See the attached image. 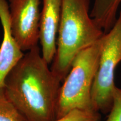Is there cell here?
<instances>
[{"label": "cell", "instance_id": "cell-6", "mask_svg": "<svg viewBox=\"0 0 121 121\" xmlns=\"http://www.w3.org/2000/svg\"><path fill=\"white\" fill-rule=\"evenodd\" d=\"M39 24V42L43 58L51 64L56 54L61 13L62 0H42Z\"/></svg>", "mask_w": 121, "mask_h": 121}, {"label": "cell", "instance_id": "cell-9", "mask_svg": "<svg viewBox=\"0 0 121 121\" xmlns=\"http://www.w3.org/2000/svg\"><path fill=\"white\" fill-rule=\"evenodd\" d=\"M0 121H26L7 99L4 90H0Z\"/></svg>", "mask_w": 121, "mask_h": 121}, {"label": "cell", "instance_id": "cell-7", "mask_svg": "<svg viewBox=\"0 0 121 121\" xmlns=\"http://www.w3.org/2000/svg\"><path fill=\"white\" fill-rule=\"evenodd\" d=\"M0 22L3 39L0 45V90L3 89L7 76L24 56L12 33L10 10L6 0H0Z\"/></svg>", "mask_w": 121, "mask_h": 121}, {"label": "cell", "instance_id": "cell-10", "mask_svg": "<svg viewBox=\"0 0 121 121\" xmlns=\"http://www.w3.org/2000/svg\"><path fill=\"white\" fill-rule=\"evenodd\" d=\"M101 114L97 112L75 110L54 121H100Z\"/></svg>", "mask_w": 121, "mask_h": 121}, {"label": "cell", "instance_id": "cell-1", "mask_svg": "<svg viewBox=\"0 0 121 121\" xmlns=\"http://www.w3.org/2000/svg\"><path fill=\"white\" fill-rule=\"evenodd\" d=\"M60 84L37 45L9 73L3 90L26 121H54Z\"/></svg>", "mask_w": 121, "mask_h": 121}, {"label": "cell", "instance_id": "cell-11", "mask_svg": "<svg viewBox=\"0 0 121 121\" xmlns=\"http://www.w3.org/2000/svg\"><path fill=\"white\" fill-rule=\"evenodd\" d=\"M105 121H121V89L116 86L111 109Z\"/></svg>", "mask_w": 121, "mask_h": 121}, {"label": "cell", "instance_id": "cell-8", "mask_svg": "<svg viewBox=\"0 0 121 121\" xmlns=\"http://www.w3.org/2000/svg\"><path fill=\"white\" fill-rule=\"evenodd\" d=\"M121 4V0H94L90 16L104 33L109 31L116 22Z\"/></svg>", "mask_w": 121, "mask_h": 121}, {"label": "cell", "instance_id": "cell-5", "mask_svg": "<svg viewBox=\"0 0 121 121\" xmlns=\"http://www.w3.org/2000/svg\"><path fill=\"white\" fill-rule=\"evenodd\" d=\"M41 0H9L12 33L23 52L39 41Z\"/></svg>", "mask_w": 121, "mask_h": 121}, {"label": "cell", "instance_id": "cell-3", "mask_svg": "<svg viewBox=\"0 0 121 121\" xmlns=\"http://www.w3.org/2000/svg\"><path fill=\"white\" fill-rule=\"evenodd\" d=\"M102 37L80 51L74 58L69 73L60 85L56 119L75 110L95 112L92 104L91 91L99 63Z\"/></svg>", "mask_w": 121, "mask_h": 121}, {"label": "cell", "instance_id": "cell-4", "mask_svg": "<svg viewBox=\"0 0 121 121\" xmlns=\"http://www.w3.org/2000/svg\"><path fill=\"white\" fill-rule=\"evenodd\" d=\"M121 62V11L114 25L102 38L98 66L91 91L94 111L109 113L112 107L116 86L114 73Z\"/></svg>", "mask_w": 121, "mask_h": 121}, {"label": "cell", "instance_id": "cell-2", "mask_svg": "<svg viewBox=\"0 0 121 121\" xmlns=\"http://www.w3.org/2000/svg\"><path fill=\"white\" fill-rule=\"evenodd\" d=\"M90 0H62L56 54L51 69L62 82L76 56L105 33L90 16Z\"/></svg>", "mask_w": 121, "mask_h": 121}]
</instances>
